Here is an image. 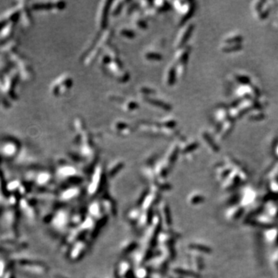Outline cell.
Returning a JSON list of instances; mask_svg holds the SVG:
<instances>
[{"label":"cell","instance_id":"3","mask_svg":"<svg viewBox=\"0 0 278 278\" xmlns=\"http://www.w3.org/2000/svg\"><path fill=\"white\" fill-rule=\"evenodd\" d=\"M202 137H203V139H205V141H208L207 143L212 148V149L215 150V151H217V150H218V146L216 145V144L215 143H212L213 141H212V139L211 138H210V136H209L208 134H206V133L202 134Z\"/></svg>","mask_w":278,"mask_h":278},{"label":"cell","instance_id":"6","mask_svg":"<svg viewBox=\"0 0 278 278\" xmlns=\"http://www.w3.org/2000/svg\"><path fill=\"white\" fill-rule=\"evenodd\" d=\"M237 79H238V81L241 82V83H249V79L248 77H246V76H243V75H241L240 77H237Z\"/></svg>","mask_w":278,"mask_h":278},{"label":"cell","instance_id":"4","mask_svg":"<svg viewBox=\"0 0 278 278\" xmlns=\"http://www.w3.org/2000/svg\"><path fill=\"white\" fill-rule=\"evenodd\" d=\"M240 48H242V46H241V45H239V44H234L232 46H227L223 47V51H225V52H234V51L239 50V49H240Z\"/></svg>","mask_w":278,"mask_h":278},{"label":"cell","instance_id":"1","mask_svg":"<svg viewBox=\"0 0 278 278\" xmlns=\"http://www.w3.org/2000/svg\"><path fill=\"white\" fill-rule=\"evenodd\" d=\"M192 29H193V26L192 24V25H189L185 28L184 30L182 31V33H181L180 36H179V39L177 40V46L179 47L182 45L185 42H186V40L189 39V36H190L191 33L192 32Z\"/></svg>","mask_w":278,"mask_h":278},{"label":"cell","instance_id":"2","mask_svg":"<svg viewBox=\"0 0 278 278\" xmlns=\"http://www.w3.org/2000/svg\"><path fill=\"white\" fill-rule=\"evenodd\" d=\"M232 128H233V123H232V120H226V123L224 124V126L222 128V131H221V135L222 136V138H224L225 137H226V135H228V134H230L231 131H232Z\"/></svg>","mask_w":278,"mask_h":278},{"label":"cell","instance_id":"5","mask_svg":"<svg viewBox=\"0 0 278 278\" xmlns=\"http://www.w3.org/2000/svg\"><path fill=\"white\" fill-rule=\"evenodd\" d=\"M264 118V115L262 113H259L257 114H253L252 116H250V119L253 120H260Z\"/></svg>","mask_w":278,"mask_h":278}]
</instances>
